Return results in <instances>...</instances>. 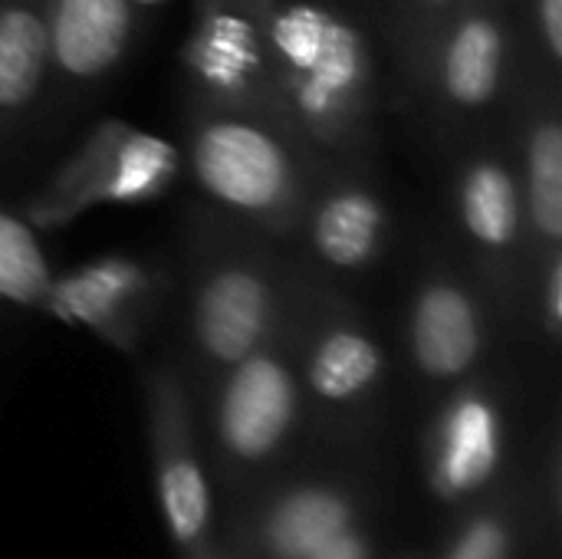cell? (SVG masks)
<instances>
[{
  "label": "cell",
  "instance_id": "cb8c5ba5",
  "mask_svg": "<svg viewBox=\"0 0 562 559\" xmlns=\"http://www.w3.org/2000/svg\"><path fill=\"white\" fill-rule=\"evenodd\" d=\"M234 3H240V7H250V10H270L277 0H234Z\"/></svg>",
  "mask_w": 562,
  "mask_h": 559
},
{
  "label": "cell",
  "instance_id": "30bf717a",
  "mask_svg": "<svg viewBox=\"0 0 562 559\" xmlns=\"http://www.w3.org/2000/svg\"><path fill=\"white\" fill-rule=\"evenodd\" d=\"M290 323H293V310L283 329L270 343H263L260 349H254L250 356H244L227 369V379L221 385L217 432L221 441L237 458L270 455L293 428L300 409V382L286 356Z\"/></svg>",
  "mask_w": 562,
  "mask_h": 559
},
{
  "label": "cell",
  "instance_id": "6da1fadb",
  "mask_svg": "<svg viewBox=\"0 0 562 559\" xmlns=\"http://www.w3.org/2000/svg\"><path fill=\"white\" fill-rule=\"evenodd\" d=\"M263 33L290 132L323 161L366 158L379 135V69L366 30L336 3L277 0Z\"/></svg>",
  "mask_w": 562,
  "mask_h": 559
},
{
  "label": "cell",
  "instance_id": "603a6c76",
  "mask_svg": "<svg viewBox=\"0 0 562 559\" xmlns=\"http://www.w3.org/2000/svg\"><path fill=\"white\" fill-rule=\"evenodd\" d=\"M306 559H366V550H362V544L359 540H352V537H336L333 544H326L323 550H316L313 557Z\"/></svg>",
  "mask_w": 562,
  "mask_h": 559
},
{
  "label": "cell",
  "instance_id": "ffe728a7",
  "mask_svg": "<svg viewBox=\"0 0 562 559\" xmlns=\"http://www.w3.org/2000/svg\"><path fill=\"white\" fill-rule=\"evenodd\" d=\"M537 310H540V323L547 329V336L557 343L562 333V247L550 250L537 270Z\"/></svg>",
  "mask_w": 562,
  "mask_h": 559
},
{
  "label": "cell",
  "instance_id": "e0dca14e",
  "mask_svg": "<svg viewBox=\"0 0 562 559\" xmlns=\"http://www.w3.org/2000/svg\"><path fill=\"white\" fill-rule=\"evenodd\" d=\"M56 287V270L46 260L36 231L20 217L0 211V303L46 313Z\"/></svg>",
  "mask_w": 562,
  "mask_h": 559
},
{
  "label": "cell",
  "instance_id": "4fadbf2b",
  "mask_svg": "<svg viewBox=\"0 0 562 559\" xmlns=\"http://www.w3.org/2000/svg\"><path fill=\"white\" fill-rule=\"evenodd\" d=\"M514 158L537 270L550 250L562 247V122L557 89L527 96L520 115V152Z\"/></svg>",
  "mask_w": 562,
  "mask_h": 559
},
{
  "label": "cell",
  "instance_id": "7a4b0ae2",
  "mask_svg": "<svg viewBox=\"0 0 562 559\" xmlns=\"http://www.w3.org/2000/svg\"><path fill=\"white\" fill-rule=\"evenodd\" d=\"M198 188L240 224L290 241L326 161L293 135L224 109L188 105L184 155Z\"/></svg>",
  "mask_w": 562,
  "mask_h": 559
},
{
  "label": "cell",
  "instance_id": "d4e9b609",
  "mask_svg": "<svg viewBox=\"0 0 562 559\" xmlns=\"http://www.w3.org/2000/svg\"><path fill=\"white\" fill-rule=\"evenodd\" d=\"M142 3H158V0H132V7H142Z\"/></svg>",
  "mask_w": 562,
  "mask_h": 559
},
{
  "label": "cell",
  "instance_id": "8992f818",
  "mask_svg": "<svg viewBox=\"0 0 562 559\" xmlns=\"http://www.w3.org/2000/svg\"><path fill=\"white\" fill-rule=\"evenodd\" d=\"M451 211L468 254L491 287V303L520 306L533 277L530 234L514 152L477 145L454 165Z\"/></svg>",
  "mask_w": 562,
  "mask_h": 559
},
{
  "label": "cell",
  "instance_id": "9c48e42d",
  "mask_svg": "<svg viewBox=\"0 0 562 559\" xmlns=\"http://www.w3.org/2000/svg\"><path fill=\"white\" fill-rule=\"evenodd\" d=\"M491 297L451 267H428L408 297L405 336L428 379L468 376L491 346Z\"/></svg>",
  "mask_w": 562,
  "mask_h": 559
},
{
  "label": "cell",
  "instance_id": "277c9868",
  "mask_svg": "<svg viewBox=\"0 0 562 559\" xmlns=\"http://www.w3.org/2000/svg\"><path fill=\"white\" fill-rule=\"evenodd\" d=\"M178 171V145L122 119H102L23 198L20 217L33 231H59L95 208L155 201L175 185Z\"/></svg>",
  "mask_w": 562,
  "mask_h": 559
},
{
  "label": "cell",
  "instance_id": "8fae6325",
  "mask_svg": "<svg viewBox=\"0 0 562 559\" xmlns=\"http://www.w3.org/2000/svg\"><path fill=\"white\" fill-rule=\"evenodd\" d=\"M310 257L333 273H366L392 241V208L382 191L352 171L326 168L303 211L300 231Z\"/></svg>",
  "mask_w": 562,
  "mask_h": 559
},
{
  "label": "cell",
  "instance_id": "5bb4252c",
  "mask_svg": "<svg viewBox=\"0 0 562 559\" xmlns=\"http://www.w3.org/2000/svg\"><path fill=\"white\" fill-rule=\"evenodd\" d=\"M155 441H158V484L168 524L178 540L191 544L207 527V488L194 455L188 451V409L175 372L158 369L148 382Z\"/></svg>",
  "mask_w": 562,
  "mask_h": 559
},
{
  "label": "cell",
  "instance_id": "ba28073f",
  "mask_svg": "<svg viewBox=\"0 0 562 559\" xmlns=\"http://www.w3.org/2000/svg\"><path fill=\"white\" fill-rule=\"evenodd\" d=\"M168 267L132 257H92L66 273H56L46 316L82 326L115 349H135L171 297Z\"/></svg>",
  "mask_w": 562,
  "mask_h": 559
},
{
  "label": "cell",
  "instance_id": "ac0fdd59",
  "mask_svg": "<svg viewBox=\"0 0 562 559\" xmlns=\"http://www.w3.org/2000/svg\"><path fill=\"white\" fill-rule=\"evenodd\" d=\"M346 530V507L339 497L323 491H306L273 514L270 521V544L283 559H306Z\"/></svg>",
  "mask_w": 562,
  "mask_h": 559
},
{
  "label": "cell",
  "instance_id": "7402d4cb",
  "mask_svg": "<svg viewBox=\"0 0 562 559\" xmlns=\"http://www.w3.org/2000/svg\"><path fill=\"white\" fill-rule=\"evenodd\" d=\"M504 534L494 524H481L454 547L451 559H504Z\"/></svg>",
  "mask_w": 562,
  "mask_h": 559
},
{
  "label": "cell",
  "instance_id": "5b68a950",
  "mask_svg": "<svg viewBox=\"0 0 562 559\" xmlns=\"http://www.w3.org/2000/svg\"><path fill=\"white\" fill-rule=\"evenodd\" d=\"M405 69L448 119L494 112L517 72V26L504 0H468L405 59Z\"/></svg>",
  "mask_w": 562,
  "mask_h": 559
},
{
  "label": "cell",
  "instance_id": "2e32d148",
  "mask_svg": "<svg viewBox=\"0 0 562 559\" xmlns=\"http://www.w3.org/2000/svg\"><path fill=\"white\" fill-rule=\"evenodd\" d=\"M501 458V412L484 392H461L435 432V478L461 494L484 484Z\"/></svg>",
  "mask_w": 562,
  "mask_h": 559
},
{
  "label": "cell",
  "instance_id": "7c38bea8",
  "mask_svg": "<svg viewBox=\"0 0 562 559\" xmlns=\"http://www.w3.org/2000/svg\"><path fill=\"white\" fill-rule=\"evenodd\" d=\"M49 82L86 92L105 82L125 59L135 33L132 0H46Z\"/></svg>",
  "mask_w": 562,
  "mask_h": 559
},
{
  "label": "cell",
  "instance_id": "9a60e30c",
  "mask_svg": "<svg viewBox=\"0 0 562 559\" xmlns=\"http://www.w3.org/2000/svg\"><path fill=\"white\" fill-rule=\"evenodd\" d=\"M49 63L46 0H0V148L40 102Z\"/></svg>",
  "mask_w": 562,
  "mask_h": 559
},
{
  "label": "cell",
  "instance_id": "44dd1931",
  "mask_svg": "<svg viewBox=\"0 0 562 559\" xmlns=\"http://www.w3.org/2000/svg\"><path fill=\"white\" fill-rule=\"evenodd\" d=\"M533 23H537V46L543 49L547 63L560 69L562 59V0H530Z\"/></svg>",
  "mask_w": 562,
  "mask_h": 559
},
{
  "label": "cell",
  "instance_id": "3957f363",
  "mask_svg": "<svg viewBox=\"0 0 562 559\" xmlns=\"http://www.w3.org/2000/svg\"><path fill=\"white\" fill-rule=\"evenodd\" d=\"M300 270L273 254L270 241H250L231 224L198 231L191 244V270L184 290V326L191 349L231 369L263 343H270L296 297Z\"/></svg>",
  "mask_w": 562,
  "mask_h": 559
},
{
  "label": "cell",
  "instance_id": "52a82bcc",
  "mask_svg": "<svg viewBox=\"0 0 562 559\" xmlns=\"http://www.w3.org/2000/svg\"><path fill=\"white\" fill-rule=\"evenodd\" d=\"M263 13L234 0H198L181 43V72L194 105L250 115L293 135L270 82Z\"/></svg>",
  "mask_w": 562,
  "mask_h": 559
},
{
  "label": "cell",
  "instance_id": "d6986e66",
  "mask_svg": "<svg viewBox=\"0 0 562 559\" xmlns=\"http://www.w3.org/2000/svg\"><path fill=\"white\" fill-rule=\"evenodd\" d=\"M468 0H398V40H402V59L415 53V46L458 7Z\"/></svg>",
  "mask_w": 562,
  "mask_h": 559
}]
</instances>
